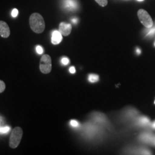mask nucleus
<instances>
[{"label":"nucleus","mask_w":155,"mask_h":155,"mask_svg":"<svg viewBox=\"0 0 155 155\" xmlns=\"http://www.w3.org/2000/svg\"><path fill=\"white\" fill-rule=\"evenodd\" d=\"M29 25L34 32L42 33L45 27L44 18L38 13H33L29 17Z\"/></svg>","instance_id":"obj_1"},{"label":"nucleus","mask_w":155,"mask_h":155,"mask_svg":"<svg viewBox=\"0 0 155 155\" xmlns=\"http://www.w3.org/2000/svg\"><path fill=\"white\" fill-rule=\"evenodd\" d=\"M23 131L20 127H16L12 131L9 140V146L12 148H16L22 139Z\"/></svg>","instance_id":"obj_2"},{"label":"nucleus","mask_w":155,"mask_h":155,"mask_svg":"<svg viewBox=\"0 0 155 155\" xmlns=\"http://www.w3.org/2000/svg\"><path fill=\"white\" fill-rule=\"evenodd\" d=\"M137 16L141 23L146 28H152L153 24V20L150 14L145 10L141 9L137 12Z\"/></svg>","instance_id":"obj_3"},{"label":"nucleus","mask_w":155,"mask_h":155,"mask_svg":"<svg viewBox=\"0 0 155 155\" xmlns=\"http://www.w3.org/2000/svg\"><path fill=\"white\" fill-rule=\"evenodd\" d=\"M40 70L41 72L45 74L51 72L52 70V61L50 55L45 54L42 56L40 61Z\"/></svg>","instance_id":"obj_4"},{"label":"nucleus","mask_w":155,"mask_h":155,"mask_svg":"<svg viewBox=\"0 0 155 155\" xmlns=\"http://www.w3.org/2000/svg\"><path fill=\"white\" fill-rule=\"evenodd\" d=\"M72 31V26L70 24L62 22L59 24V31L64 36H68Z\"/></svg>","instance_id":"obj_5"},{"label":"nucleus","mask_w":155,"mask_h":155,"mask_svg":"<svg viewBox=\"0 0 155 155\" xmlns=\"http://www.w3.org/2000/svg\"><path fill=\"white\" fill-rule=\"evenodd\" d=\"M10 34V28L7 23L4 21H0V36L3 38H8Z\"/></svg>","instance_id":"obj_6"},{"label":"nucleus","mask_w":155,"mask_h":155,"mask_svg":"<svg viewBox=\"0 0 155 155\" xmlns=\"http://www.w3.org/2000/svg\"><path fill=\"white\" fill-rule=\"evenodd\" d=\"M62 35L59 31H54L52 34L51 42L53 45H59L62 40L63 37Z\"/></svg>","instance_id":"obj_7"},{"label":"nucleus","mask_w":155,"mask_h":155,"mask_svg":"<svg viewBox=\"0 0 155 155\" xmlns=\"http://www.w3.org/2000/svg\"><path fill=\"white\" fill-rule=\"evenodd\" d=\"M64 6L67 9L73 11L77 8V4L74 0H66L64 1Z\"/></svg>","instance_id":"obj_8"},{"label":"nucleus","mask_w":155,"mask_h":155,"mask_svg":"<svg viewBox=\"0 0 155 155\" xmlns=\"http://www.w3.org/2000/svg\"><path fill=\"white\" fill-rule=\"evenodd\" d=\"M154 137L150 134H144L141 136V139L146 143L153 142Z\"/></svg>","instance_id":"obj_9"},{"label":"nucleus","mask_w":155,"mask_h":155,"mask_svg":"<svg viewBox=\"0 0 155 155\" xmlns=\"http://www.w3.org/2000/svg\"><path fill=\"white\" fill-rule=\"evenodd\" d=\"M89 82L91 83H95L99 81V77L98 75L96 74H90L89 75L88 77Z\"/></svg>","instance_id":"obj_10"},{"label":"nucleus","mask_w":155,"mask_h":155,"mask_svg":"<svg viewBox=\"0 0 155 155\" xmlns=\"http://www.w3.org/2000/svg\"><path fill=\"white\" fill-rule=\"evenodd\" d=\"M139 124L141 125H147L150 123V120L147 117H141L139 120Z\"/></svg>","instance_id":"obj_11"},{"label":"nucleus","mask_w":155,"mask_h":155,"mask_svg":"<svg viewBox=\"0 0 155 155\" xmlns=\"http://www.w3.org/2000/svg\"><path fill=\"white\" fill-rule=\"evenodd\" d=\"M96 2H97L101 6L104 7L107 5L108 1L107 0H95Z\"/></svg>","instance_id":"obj_12"},{"label":"nucleus","mask_w":155,"mask_h":155,"mask_svg":"<svg viewBox=\"0 0 155 155\" xmlns=\"http://www.w3.org/2000/svg\"><path fill=\"white\" fill-rule=\"evenodd\" d=\"M5 89V84L2 81L0 80V93L4 91Z\"/></svg>","instance_id":"obj_13"},{"label":"nucleus","mask_w":155,"mask_h":155,"mask_svg":"<svg viewBox=\"0 0 155 155\" xmlns=\"http://www.w3.org/2000/svg\"><path fill=\"white\" fill-rule=\"evenodd\" d=\"M36 52H37V53L38 54L41 55V54H42L43 53V48L41 46L38 45V46L36 47Z\"/></svg>","instance_id":"obj_14"},{"label":"nucleus","mask_w":155,"mask_h":155,"mask_svg":"<svg viewBox=\"0 0 155 155\" xmlns=\"http://www.w3.org/2000/svg\"><path fill=\"white\" fill-rule=\"evenodd\" d=\"M147 36H152L155 33V28H150V29L147 32Z\"/></svg>","instance_id":"obj_15"},{"label":"nucleus","mask_w":155,"mask_h":155,"mask_svg":"<svg viewBox=\"0 0 155 155\" xmlns=\"http://www.w3.org/2000/svg\"><path fill=\"white\" fill-rule=\"evenodd\" d=\"M18 14V11L17 9H13L12 12V16L13 17H16Z\"/></svg>","instance_id":"obj_16"},{"label":"nucleus","mask_w":155,"mask_h":155,"mask_svg":"<svg viewBox=\"0 0 155 155\" xmlns=\"http://www.w3.org/2000/svg\"><path fill=\"white\" fill-rule=\"evenodd\" d=\"M70 124L73 127H78L79 126V123L75 120H71L70 122Z\"/></svg>","instance_id":"obj_17"},{"label":"nucleus","mask_w":155,"mask_h":155,"mask_svg":"<svg viewBox=\"0 0 155 155\" xmlns=\"http://www.w3.org/2000/svg\"><path fill=\"white\" fill-rule=\"evenodd\" d=\"M61 63L64 64V65H67L69 63V59L67 58H63L61 59Z\"/></svg>","instance_id":"obj_18"},{"label":"nucleus","mask_w":155,"mask_h":155,"mask_svg":"<svg viewBox=\"0 0 155 155\" xmlns=\"http://www.w3.org/2000/svg\"><path fill=\"white\" fill-rule=\"evenodd\" d=\"M69 71H70V73H71V74H74L75 71H75V68L74 67H71L70 68V69H69Z\"/></svg>","instance_id":"obj_19"},{"label":"nucleus","mask_w":155,"mask_h":155,"mask_svg":"<svg viewBox=\"0 0 155 155\" xmlns=\"http://www.w3.org/2000/svg\"><path fill=\"white\" fill-rule=\"evenodd\" d=\"M72 22L74 24H77L78 22V19L77 18H73L72 20Z\"/></svg>","instance_id":"obj_20"},{"label":"nucleus","mask_w":155,"mask_h":155,"mask_svg":"<svg viewBox=\"0 0 155 155\" xmlns=\"http://www.w3.org/2000/svg\"><path fill=\"white\" fill-rule=\"evenodd\" d=\"M136 52H137V54L138 55H140V54H141V50H140L139 48H137Z\"/></svg>","instance_id":"obj_21"},{"label":"nucleus","mask_w":155,"mask_h":155,"mask_svg":"<svg viewBox=\"0 0 155 155\" xmlns=\"http://www.w3.org/2000/svg\"><path fill=\"white\" fill-rule=\"evenodd\" d=\"M152 127L153 128V129H155V121H154V122H153L152 123Z\"/></svg>","instance_id":"obj_22"},{"label":"nucleus","mask_w":155,"mask_h":155,"mask_svg":"<svg viewBox=\"0 0 155 155\" xmlns=\"http://www.w3.org/2000/svg\"><path fill=\"white\" fill-rule=\"evenodd\" d=\"M153 144H154L155 145V137H154V138H153Z\"/></svg>","instance_id":"obj_23"},{"label":"nucleus","mask_w":155,"mask_h":155,"mask_svg":"<svg viewBox=\"0 0 155 155\" xmlns=\"http://www.w3.org/2000/svg\"><path fill=\"white\" fill-rule=\"evenodd\" d=\"M137 1H144V0H137Z\"/></svg>","instance_id":"obj_24"},{"label":"nucleus","mask_w":155,"mask_h":155,"mask_svg":"<svg viewBox=\"0 0 155 155\" xmlns=\"http://www.w3.org/2000/svg\"></svg>","instance_id":"obj_25"},{"label":"nucleus","mask_w":155,"mask_h":155,"mask_svg":"<svg viewBox=\"0 0 155 155\" xmlns=\"http://www.w3.org/2000/svg\"></svg>","instance_id":"obj_26"}]
</instances>
